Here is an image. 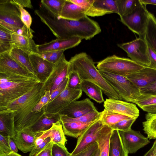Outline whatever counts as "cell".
I'll list each match as a JSON object with an SVG mask.
<instances>
[{
    "label": "cell",
    "mask_w": 156,
    "mask_h": 156,
    "mask_svg": "<svg viewBox=\"0 0 156 156\" xmlns=\"http://www.w3.org/2000/svg\"><path fill=\"white\" fill-rule=\"evenodd\" d=\"M10 2L19 7L33 9V7L30 0H10Z\"/></svg>",
    "instance_id": "53"
},
{
    "label": "cell",
    "mask_w": 156,
    "mask_h": 156,
    "mask_svg": "<svg viewBox=\"0 0 156 156\" xmlns=\"http://www.w3.org/2000/svg\"><path fill=\"white\" fill-rule=\"evenodd\" d=\"M142 122L143 130L150 140L156 139V113L147 112Z\"/></svg>",
    "instance_id": "34"
},
{
    "label": "cell",
    "mask_w": 156,
    "mask_h": 156,
    "mask_svg": "<svg viewBox=\"0 0 156 156\" xmlns=\"http://www.w3.org/2000/svg\"><path fill=\"white\" fill-rule=\"evenodd\" d=\"M38 17L57 38L77 37L88 40L101 31L98 23L87 16L79 20H69L56 18L44 9L39 13Z\"/></svg>",
    "instance_id": "1"
},
{
    "label": "cell",
    "mask_w": 156,
    "mask_h": 156,
    "mask_svg": "<svg viewBox=\"0 0 156 156\" xmlns=\"http://www.w3.org/2000/svg\"><path fill=\"white\" fill-rule=\"evenodd\" d=\"M97 110L94 103L86 98L74 101L63 109L59 114L70 118H76Z\"/></svg>",
    "instance_id": "16"
},
{
    "label": "cell",
    "mask_w": 156,
    "mask_h": 156,
    "mask_svg": "<svg viewBox=\"0 0 156 156\" xmlns=\"http://www.w3.org/2000/svg\"><path fill=\"white\" fill-rule=\"evenodd\" d=\"M105 80L118 94L120 100L134 103L140 95L139 89L126 76L99 70Z\"/></svg>",
    "instance_id": "6"
},
{
    "label": "cell",
    "mask_w": 156,
    "mask_h": 156,
    "mask_svg": "<svg viewBox=\"0 0 156 156\" xmlns=\"http://www.w3.org/2000/svg\"><path fill=\"white\" fill-rule=\"evenodd\" d=\"M66 0H42L41 5L52 16L59 18Z\"/></svg>",
    "instance_id": "36"
},
{
    "label": "cell",
    "mask_w": 156,
    "mask_h": 156,
    "mask_svg": "<svg viewBox=\"0 0 156 156\" xmlns=\"http://www.w3.org/2000/svg\"><path fill=\"white\" fill-rule=\"evenodd\" d=\"M68 77L67 87L74 90H81L82 81L77 72L71 70Z\"/></svg>",
    "instance_id": "41"
},
{
    "label": "cell",
    "mask_w": 156,
    "mask_h": 156,
    "mask_svg": "<svg viewBox=\"0 0 156 156\" xmlns=\"http://www.w3.org/2000/svg\"><path fill=\"white\" fill-rule=\"evenodd\" d=\"M24 25L19 7L10 0H0V26L15 33Z\"/></svg>",
    "instance_id": "7"
},
{
    "label": "cell",
    "mask_w": 156,
    "mask_h": 156,
    "mask_svg": "<svg viewBox=\"0 0 156 156\" xmlns=\"http://www.w3.org/2000/svg\"><path fill=\"white\" fill-rule=\"evenodd\" d=\"M60 115V120L87 123L94 122L99 119L101 112L96 110L76 118H70L64 115Z\"/></svg>",
    "instance_id": "39"
},
{
    "label": "cell",
    "mask_w": 156,
    "mask_h": 156,
    "mask_svg": "<svg viewBox=\"0 0 156 156\" xmlns=\"http://www.w3.org/2000/svg\"><path fill=\"white\" fill-rule=\"evenodd\" d=\"M140 1L144 5L151 4L156 5V0H140Z\"/></svg>",
    "instance_id": "57"
},
{
    "label": "cell",
    "mask_w": 156,
    "mask_h": 156,
    "mask_svg": "<svg viewBox=\"0 0 156 156\" xmlns=\"http://www.w3.org/2000/svg\"><path fill=\"white\" fill-rule=\"evenodd\" d=\"M20 12V18L22 22L28 28L30 27L32 23V18L29 13L25 9L19 7Z\"/></svg>",
    "instance_id": "48"
},
{
    "label": "cell",
    "mask_w": 156,
    "mask_h": 156,
    "mask_svg": "<svg viewBox=\"0 0 156 156\" xmlns=\"http://www.w3.org/2000/svg\"><path fill=\"white\" fill-rule=\"evenodd\" d=\"M64 51H52L39 54L44 59L54 65L57 63L64 55Z\"/></svg>",
    "instance_id": "42"
},
{
    "label": "cell",
    "mask_w": 156,
    "mask_h": 156,
    "mask_svg": "<svg viewBox=\"0 0 156 156\" xmlns=\"http://www.w3.org/2000/svg\"><path fill=\"white\" fill-rule=\"evenodd\" d=\"M65 135L77 138L81 136L94 122L84 123L60 120Z\"/></svg>",
    "instance_id": "25"
},
{
    "label": "cell",
    "mask_w": 156,
    "mask_h": 156,
    "mask_svg": "<svg viewBox=\"0 0 156 156\" xmlns=\"http://www.w3.org/2000/svg\"><path fill=\"white\" fill-rule=\"evenodd\" d=\"M104 106L107 110L136 119L139 115V111L133 103L120 100L107 99Z\"/></svg>",
    "instance_id": "14"
},
{
    "label": "cell",
    "mask_w": 156,
    "mask_h": 156,
    "mask_svg": "<svg viewBox=\"0 0 156 156\" xmlns=\"http://www.w3.org/2000/svg\"><path fill=\"white\" fill-rule=\"evenodd\" d=\"M40 83L37 78L0 73V111Z\"/></svg>",
    "instance_id": "4"
},
{
    "label": "cell",
    "mask_w": 156,
    "mask_h": 156,
    "mask_svg": "<svg viewBox=\"0 0 156 156\" xmlns=\"http://www.w3.org/2000/svg\"><path fill=\"white\" fill-rule=\"evenodd\" d=\"M93 5L111 13H118L117 0H94Z\"/></svg>",
    "instance_id": "40"
},
{
    "label": "cell",
    "mask_w": 156,
    "mask_h": 156,
    "mask_svg": "<svg viewBox=\"0 0 156 156\" xmlns=\"http://www.w3.org/2000/svg\"><path fill=\"white\" fill-rule=\"evenodd\" d=\"M119 131L123 144L128 154L135 153L150 142L139 131L131 129L125 131Z\"/></svg>",
    "instance_id": "13"
},
{
    "label": "cell",
    "mask_w": 156,
    "mask_h": 156,
    "mask_svg": "<svg viewBox=\"0 0 156 156\" xmlns=\"http://www.w3.org/2000/svg\"><path fill=\"white\" fill-rule=\"evenodd\" d=\"M128 154L123 144L119 131L113 130L110 139L109 156H128Z\"/></svg>",
    "instance_id": "26"
},
{
    "label": "cell",
    "mask_w": 156,
    "mask_h": 156,
    "mask_svg": "<svg viewBox=\"0 0 156 156\" xmlns=\"http://www.w3.org/2000/svg\"><path fill=\"white\" fill-rule=\"evenodd\" d=\"M126 77L139 89L156 81V69L145 66L142 69Z\"/></svg>",
    "instance_id": "19"
},
{
    "label": "cell",
    "mask_w": 156,
    "mask_h": 156,
    "mask_svg": "<svg viewBox=\"0 0 156 156\" xmlns=\"http://www.w3.org/2000/svg\"><path fill=\"white\" fill-rule=\"evenodd\" d=\"M148 46V53L151 62L149 66L156 69V53Z\"/></svg>",
    "instance_id": "54"
},
{
    "label": "cell",
    "mask_w": 156,
    "mask_h": 156,
    "mask_svg": "<svg viewBox=\"0 0 156 156\" xmlns=\"http://www.w3.org/2000/svg\"><path fill=\"white\" fill-rule=\"evenodd\" d=\"M81 40L77 37L57 38L48 42L38 45V54L52 51H65L77 46L81 43Z\"/></svg>",
    "instance_id": "17"
},
{
    "label": "cell",
    "mask_w": 156,
    "mask_h": 156,
    "mask_svg": "<svg viewBox=\"0 0 156 156\" xmlns=\"http://www.w3.org/2000/svg\"><path fill=\"white\" fill-rule=\"evenodd\" d=\"M71 71L70 64L64 55L55 64L53 69L47 80L42 83L41 89L43 96L45 92L50 91L51 93L67 76Z\"/></svg>",
    "instance_id": "10"
},
{
    "label": "cell",
    "mask_w": 156,
    "mask_h": 156,
    "mask_svg": "<svg viewBox=\"0 0 156 156\" xmlns=\"http://www.w3.org/2000/svg\"><path fill=\"white\" fill-rule=\"evenodd\" d=\"M140 94H156V81L145 87L139 89Z\"/></svg>",
    "instance_id": "50"
},
{
    "label": "cell",
    "mask_w": 156,
    "mask_h": 156,
    "mask_svg": "<svg viewBox=\"0 0 156 156\" xmlns=\"http://www.w3.org/2000/svg\"><path fill=\"white\" fill-rule=\"evenodd\" d=\"M129 118H131L104 109L101 112L100 119L104 125L110 127L123 120Z\"/></svg>",
    "instance_id": "37"
},
{
    "label": "cell",
    "mask_w": 156,
    "mask_h": 156,
    "mask_svg": "<svg viewBox=\"0 0 156 156\" xmlns=\"http://www.w3.org/2000/svg\"><path fill=\"white\" fill-rule=\"evenodd\" d=\"M0 73L37 78L21 66L8 52L0 54Z\"/></svg>",
    "instance_id": "15"
},
{
    "label": "cell",
    "mask_w": 156,
    "mask_h": 156,
    "mask_svg": "<svg viewBox=\"0 0 156 156\" xmlns=\"http://www.w3.org/2000/svg\"><path fill=\"white\" fill-rule=\"evenodd\" d=\"M150 12L143 5L130 14L121 17L119 20L131 31L144 38Z\"/></svg>",
    "instance_id": "9"
},
{
    "label": "cell",
    "mask_w": 156,
    "mask_h": 156,
    "mask_svg": "<svg viewBox=\"0 0 156 156\" xmlns=\"http://www.w3.org/2000/svg\"><path fill=\"white\" fill-rule=\"evenodd\" d=\"M81 90L90 98L97 102L101 103L104 102L102 90L95 83L89 81H82Z\"/></svg>",
    "instance_id": "29"
},
{
    "label": "cell",
    "mask_w": 156,
    "mask_h": 156,
    "mask_svg": "<svg viewBox=\"0 0 156 156\" xmlns=\"http://www.w3.org/2000/svg\"><path fill=\"white\" fill-rule=\"evenodd\" d=\"M113 130L107 126L98 138L96 142L98 146L99 156H109L110 139Z\"/></svg>",
    "instance_id": "33"
},
{
    "label": "cell",
    "mask_w": 156,
    "mask_h": 156,
    "mask_svg": "<svg viewBox=\"0 0 156 156\" xmlns=\"http://www.w3.org/2000/svg\"><path fill=\"white\" fill-rule=\"evenodd\" d=\"M11 152L8 137L0 134V156H8Z\"/></svg>",
    "instance_id": "45"
},
{
    "label": "cell",
    "mask_w": 156,
    "mask_h": 156,
    "mask_svg": "<svg viewBox=\"0 0 156 156\" xmlns=\"http://www.w3.org/2000/svg\"><path fill=\"white\" fill-rule=\"evenodd\" d=\"M107 126L100 119L93 123L78 138L76 147L70 154H76L96 143Z\"/></svg>",
    "instance_id": "11"
},
{
    "label": "cell",
    "mask_w": 156,
    "mask_h": 156,
    "mask_svg": "<svg viewBox=\"0 0 156 156\" xmlns=\"http://www.w3.org/2000/svg\"><path fill=\"white\" fill-rule=\"evenodd\" d=\"M144 156H156V140L152 147Z\"/></svg>",
    "instance_id": "56"
},
{
    "label": "cell",
    "mask_w": 156,
    "mask_h": 156,
    "mask_svg": "<svg viewBox=\"0 0 156 156\" xmlns=\"http://www.w3.org/2000/svg\"><path fill=\"white\" fill-rule=\"evenodd\" d=\"M51 141L50 137L45 138L43 141L38 145L35 146L32 150L30 152L29 156H33L42 150Z\"/></svg>",
    "instance_id": "51"
},
{
    "label": "cell",
    "mask_w": 156,
    "mask_h": 156,
    "mask_svg": "<svg viewBox=\"0 0 156 156\" xmlns=\"http://www.w3.org/2000/svg\"><path fill=\"white\" fill-rule=\"evenodd\" d=\"M144 39L156 53V18L150 12Z\"/></svg>",
    "instance_id": "28"
},
{
    "label": "cell",
    "mask_w": 156,
    "mask_h": 156,
    "mask_svg": "<svg viewBox=\"0 0 156 156\" xmlns=\"http://www.w3.org/2000/svg\"><path fill=\"white\" fill-rule=\"evenodd\" d=\"M117 4L120 17L130 14L143 5L140 0H117Z\"/></svg>",
    "instance_id": "32"
},
{
    "label": "cell",
    "mask_w": 156,
    "mask_h": 156,
    "mask_svg": "<svg viewBox=\"0 0 156 156\" xmlns=\"http://www.w3.org/2000/svg\"><path fill=\"white\" fill-rule=\"evenodd\" d=\"M136 119L129 118L123 120L112 126L110 127L113 130L125 131L131 129V127Z\"/></svg>",
    "instance_id": "43"
},
{
    "label": "cell",
    "mask_w": 156,
    "mask_h": 156,
    "mask_svg": "<svg viewBox=\"0 0 156 156\" xmlns=\"http://www.w3.org/2000/svg\"><path fill=\"white\" fill-rule=\"evenodd\" d=\"M53 144L51 141L42 150L33 156H53L52 148Z\"/></svg>",
    "instance_id": "52"
},
{
    "label": "cell",
    "mask_w": 156,
    "mask_h": 156,
    "mask_svg": "<svg viewBox=\"0 0 156 156\" xmlns=\"http://www.w3.org/2000/svg\"><path fill=\"white\" fill-rule=\"evenodd\" d=\"M68 81V76L65 78L61 83L51 93L50 101L54 99L66 88L67 86Z\"/></svg>",
    "instance_id": "49"
},
{
    "label": "cell",
    "mask_w": 156,
    "mask_h": 156,
    "mask_svg": "<svg viewBox=\"0 0 156 156\" xmlns=\"http://www.w3.org/2000/svg\"><path fill=\"white\" fill-rule=\"evenodd\" d=\"M134 103L145 112L156 113V94H140Z\"/></svg>",
    "instance_id": "31"
},
{
    "label": "cell",
    "mask_w": 156,
    "mask_h": 156,
    "mask_svg": "<svg viewBox=\"0 0 156 156\" xmlns=\"http://www.w3.org/2000/svg\"><path fill=\"white\" fill-rule=\"evenodd\" d=\"M9 144L12 152L17 153L18 148L15 142L13 139L10 137H8Z\"/></svg>",
    "instance_id": "55"
},
{
    "label": "cell",
    "mask_w": 156,
    "mask_h": 156,
    "mask_svg": "<svg viewBox=\"0 0 156 156\" xmlns=\"http://www.w3.org/2000/svg\"><path fill=\"white\" fill-rule=\"evenodd\" d=\"M59 121L60 120L59 113L44 112L34 125L26 129L36 134L49 130L53 124Z\"/></svg>",
    "instance_id": "22"
},
{
    "label": "cell",
    "mask_w": 156,
    "mask_h": 156,
    "mask_svg": "<svg viewBox=\"0 0 156 156\" xmlns=\"http://www.w3.org/2000/svg\"><path fill=\"white\" fill-rule=\"evenodd\" d=\"M29 58L36 76L43 83L50 75L55 65L44 59L38 54H30Z\"/></svg>",
    "instance_id": "18"
},
{
    "label": "cell",
    "mask_w": 156,
    "mask_h": 156,
    "mask_svg": "<svg viewBox=\"0 0 156 156\" xmlns=\"http://www.w3.org/2000/svg\"><path fill=\"white\" fill-rule=\"evenodd\" d=\"M81 90H74L67 87L58 95L49 102L43 108L44 112L59 113L71 102L77 100L82 96Z\"/></svg>",
    "instance_id": "12"
},
{
    "label": "cell",
    "mask_w": 156,
    "mask_h": 156,
    "mask_svg": "<svg viewBox=\"0 0 156 156\" xmlns=\"http://www.w3.org/2000/svg\"><path fill=\"white\" fill-rule=\"evenodd\" d=\"M37 135L27 129L15 131L13 140L17 148L24 153L30 152L35 145Z\"/></svg>",
    "instance_id": "20"
},
{
    "label": "cell",
    "mask_w": 156,
    "mask_h": 156,
    "mask_svg": "<svg viewBox=\"0 0 156 156\" xmlns=\"http://www.w3.org/2000/svg\"><path fill=\"white\" fill-rule=\"evenodd\" d=\"M69 61L71 70L77 72L82 81H90L97 85L109 99L120 100L118 94L101 75L92 58L86 52L76 54Z\"/></svg>",
    "instance_id": "3"
},
{
    "label": "cell",
    "mask_w": 156,
    "mask_h": 156,
    "mask_svg": "<svg viewBox=\"0 0 156 156\" xmlns=\"http://www.w3.org/2000/svg\"><path fill=\"white\" fill-rule=\"evenodd\" d=\"M15 116L13 111L6 109L0 111V134L13 139L15 132Z\"/></svg>",
    "instance_id": "21"
},
{
    "label": "cell",
    "mask_w": 156,
    "mask_h": 156,
    "mask_svg": "<svg viewBox=\"0 0 156 156\" xmlns=\"http://www.w3.org/2000/svg\"><path fill=\"white\" fill-rule=\"evenodd\" d=\"M50 92L46 91L41 97L39 101L34 107L32 112L39 113L42 111L43 108L50 101Z\"/></svg>",
    "instance_id": "44"
},
{
    "label": "cell",
    "mask_w": 156,
    "mask_h": 156,
    "mask_svg": "<svg viewBox=\"0 0 156 156\" xmlns=\"http://www.w3.org/2000/svg\"><path fill=\"white\" fill-rule=\"evenodd\" d=\"M99 149L96 151L92 156H99Z\"/></svg>",
    "instance_id": "59"
},
{
    "label": "cell",
    "mask_w": 156,
    "mask_h": 156,
    "mask_svg": "<svg viewBox=\"0 0 156 156\" xmlns=\"http://www.w3.org/2000/svg\"><path fill=\"white\" fill-rule=\"evenodd\" d=\"M9 53L21 66L36 76L29 58V55L31 53L16 47H13Z\"/></svg>",
    "instance_id": "27"
},
{
    "label": "cell",
    "mask_w": 156,
    "mask_h": 156,
    "mask_svg": "<svg viewBox=\"0 0 156 156\" xmlns=\"http://www.w3.org/2000/svg\"><path fill=\"white\" fill-rule=\"evenodd\" d=\"M124 51L131 59L144 66H149L151 62L148 46L144 38L139 37L126 43L117 44Z\"/></svg>",
    "instance_id": "8"
},
{
    "label": "cell",
    "mask_w": 156,
    "mask_h": 156,
    "mask_svg": "<svg viewBox=\"0 0 156 156\" xmlns=\"http://www.w3.org/2000/svg\"><path fill=\"white\" fill-rule=\"evenodd\" d=\"M86 11L83 8L66 0L59 18L73 20H79L84 18Z\"/></svg>",
    "instance_id": "23"
},
{
    "label": "cell",
    "mask_w": 156,
    "mask_h": 156,
    "mask_svg": "<svg viewBox=\"0 0 156 156\" xmlns=\"http://www.w3.org/2000/svg\"><path fill=\"white\" fill-rule=\"evenodd\" d=\"M42 85V83H40L1 111L8 109L15 112V131H21L30 128L38 120L44 112L43 108L41 112H32L34 107L42 96L41 93Z\"/></svg>",
    "instance_id": "2"
},
{
    "label": "cell",
    "mask_w": 156,
    "mask_h": 156,
    "mask_svg": "<svg viewBox=\"0 0 156 156\" xmlns=\"http://www.w3.org/2000/svg\"><path fill=\"white\" fill-rule=\"evenodd\" d=\"M12 36L13 47L18 48L31 53L38 54V45L35 43L32 38L14 33L12 34Z\"/></svg>",
    "instance_id": "24"
},
{
    "label": "cell",
    "mask_w": 156,
    "mask_h": 156,
    "mask_svg": "<svg viewBox=\"0 0 156 156\" xmlns=\"http://www.w3.org/2000/svg\"><path fill=\"white\" fill-rule=\"evenodd\" d=\"M70 2L83 8L87 16L92 17L102 16L111 13L109 12L98 8L93 5L94 0H69Z\"/></svg>",
    "instance_id": "30"
},
{
    "label": "cell",
    "mask_w": 156,
    "mask_h": 156,
    "mask_svg": "<svg viewBox=\"0 0 156 156\" xmlns=\"http://www.w3.org/2000/svg\"><path fill=\"white\" fill-rule=\"evenodd\" d=\"M49 136L54 144H61L65 145L67 140L65 136L60 121L53 124L49 129Z\"/></svg>",
    "instance_id": "35"
},
{
    "label": "cell",
    "mask_w": 156,
    "mask_h": 156,
    "mask_svg": "<svg viewBox=\"0 0 156 156\" xmlns=\"http://www.w3.org/2000/svg\"><path fill=\"white\" fill-rule=\"evenodd\" d=\"M8 156H22L19 154L18 153H15L11 152L10 153Z\"/></svg>",
    "instance_id": "58"
},
{
    "label": "cell",
    "mask_w": 156,
    "mask_h": 156,
    "mask_svg": "<svg viewBox=\"0 0 156 156\" xmlns=\"http://www.w3.org/2000/svg\"><path fill=\"white\" fill-rule=\"evenodd\" d=\"M98 149V144L96 142L79 153L74 155L70 154V156H92Z\"/></svg>",
    "instance_id": "47"
},
{
    "label": "cell",
    "mask_w": 156,
    "mask_h": 156,
    "mask_svg": "<svg viewBox=\"0 0 156 156\" xmlns=\"http://www.w3.org/2000/svg\"><path fill=\"white\" fill-rule=\"evenodd\" d=\"M13 33L0 26V54L9 52L12 48Z\"/></svg>",
    "instance_id": "38"
},
{
    "label": "cell",
    "mask_w": 156,
    "mask_h": 156,
    "mask_svg": "<svg viewBox=\"0 0 156 156\" xmlns=\"http://www.w3.org/2000/svg\"><path fill=\"white\" fill-rule=\"evenodd\" d=\"M52 154L53 156H70V154L65 145L58 144L53 145Z\"/></svg>",
    "instance_id": "46"
},
{
    "label": "cell",
    "mask_w": 156,
    "mask_h": 156,
    "mask_svg": "<svg viewBox=\"0 0 156 156\" xmlns=\"http://www.w3.org/2000/svg\"><path fill=\"white\" fill-rule=\"evenodd\" d=\"M144 66L130 59L113 55L98 62L96 67L99 70L126 76L142 69Z\"/></svg>",
    "instance_id": "5"
}]
</instances>
